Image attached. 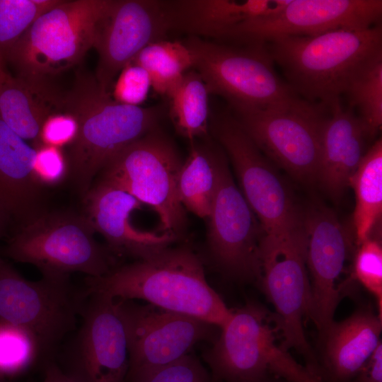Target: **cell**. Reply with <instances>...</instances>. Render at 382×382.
I'll use <instances>...</instances> for the list:
<instances>
[{"label":"cell","mask_w":382,"mask_h":382,"mask_svg":"<svg viewBox=\"0 0 382 382\" xmlns=\"http://www.w3.org/2000/svg\"><path fill=\"white\" fill-rule=\"evenodd\" d=\"M60 0H0V56L11 47L45 11Z\"/></svg>","instance_id":"30"},{"label":"cell","mask_w":382,"mask_h":382,"mask_svg":"<svg viewBox=\"0 0 382 382\" xmlns=\"http://www.w3.org/2000/svg\"><path fill=\"white\" fill-rule=\"evenodd\" d=\"M4 60L0 56V86L8 75V74L4 70Z\"/></svg>","instance_id":"40"},{"label":"cell","mask_w":382,"mask_h":382,"mask_svg":"<svg viewBox=\"0 0 382 382\" xmlns=\"http://www.w3.org/2000/svg\"><path fill=\"white\" fill-rule=\"evenodd\" d=\"M345 95L349 106L357 110L370 136L374 137L382 125V57L361 69Z\"/></svg>","instance_id":"29"},{"label":"cell","mask_w":382,"mask_h":382,"mask_svg":"<svg viewBox=\"0 0 382 382\" xmlns=\"http://www.w3.org/2000/svg\"><path fill=\"white\" fill-rule=\"evenodd\" d=\"M66 111L79 125L74 141L67 147L69 177L85 196L93 179L127 146L157 129L162 109L120 103L104 91L95 76L81 77L67 93Z\"/></svg>","instance_id":"3"},{"label":"cell","mask_w":382,"mask_h":382,"mask_svg":"<svg viewBox=\"0 0 382 382\" xmlns=\"http://www.w3.org/2000/svg\"><path fill=\"white\" fill-rule=\"evenodd\" d=\"M356 204L354 226L359 246L371 237L382 213V140L376 141L364 154L349 180Z\"/></svg>","instance_id":"25"},{"label":"cell","mask_w":382,"mask_h":382,"mask_svg":"<svg viewBox=\"0 0 382 382\" xmlns=\"http://www.w3.org/2000/svg\"><path fill=\"white\" fill-rule=\"evenodd\" d=\"M328 108L299 98L282 106L233 110L235 119L261 152L293 178L316 183Z\"/></svg>","instance_id":"9"},{"label":"cell","mask_w":382,"mask_h":382,"mask_svg":"<svg viewBox=\"0 0 382 382\" xmlns=\"http://www.w3.org/2000/svg\"><path fill=\"white\" fill-rule=\"evenodd\" d=\"M35 149L33 171L42 187L59 185L69 177V164L63 149L46 145Z\"/></svg>","instance_id":"35"},{"label":"cell","mask_w":382,"mask_h":382,"mask_svg":"<svg viewBox=\"0 0 382 382\" xmlns=\"http://www.w3.org/2000/svg\"><path fill=\"white\" fill-rule=\"evenodd\" d=\"M10 220L9 216L0 208V239L4 235Z\"/></svg>","instance_id":"39"},{"label":"cell","mask_w":382,"mask_h":382,"mask_svg":"<svg viewBox=\"0 0 382 382\" xmlns=\"http://www.w3.org/2000/svg\"><path fill=\"white\" fill-rule=\"evenodd\" d=\"M272 316L255 303L233 310L230 321L204 354L214 378L225 382H255L270 374L261 354L273 327Z\"/></svg>","instance_id":"18"},{"label":"cell","mask_w":382,"mask_h":382,"mask_svg":"<svg viewBox=\"0 0 382 382\" xmlns=\"http://www.w3.org/2000/svg\"><path fill=\"white\" fill-rule=\"evenodd\" d=\"M35 156V149L0 119V208L20 226L45 211Z\"/></svg>","instance_id":"22"},{"label":"cell","mask_w":382,"mask_h":382,"mask_svg":"<svg viewBox=\"0 0 382 382\" xmlns=\"http://www.w3.org/2000/svg\"><path fill=\"white\" fill-rule=\"evenodd\" d=\"M170 30L219 38L226 29L268 14L274 6L269 0L165 1Z\"/></svg>","instance_id":"24"},{"label":"cell","mask_w":382,"mask_h":382,"mask_svg":"<svg viewBox=\"0 0 382 382\" xmlns=\"http://www.w3.org/2000/svg\"><path fill=\"white\" fill-rule=\"evenodd\" d=\"M182 163L172 141L156 129L119 152L100 171L98 181L149 206L158 215L161 232L178 239L187 224L177 191Z\"/></svg>","instance_id":"7"},{"label":"cell","mask_w":382,"mask_h":382,"mask_svg":"<svg viewBox=\"0 0 382 382\" xmlns=\"http://www.w3.org/2000/svg\"><path fill=\"white\" fill-rule=\"evenodd\" d=\"M209 95L201 76L195 70H189L168 97L176 130L190 141L207 135Z\"/></svg>","instance_id":"27"},{"label":"cell","mask_w":382,"mask_h":382,"mask_svg":"<svg viewBox=\"0 0 382 382\" xmlns=\"http://www.w3.org/2000/svg\"><path fill=\"white\" fill-rule=\"evenodd\" d=\"M259 284L274 307L272 320L282 337L281 346L294 349L306 366L320 376L317 356L308 342L303 320L308 315L310 281L306 267L305 232L285 241L263 237Z\"/></svg>","instance_id":"11"},{"label":"cell","mask_w":382,"mask_h":382,"mask_svg":"<svg viewBox=\"0 0 382 382\" xmlns=\"http://www.w3.org/2000/svg\"><path fill=\"white\" fill-rule=\"evenodd\" d=\"M302 214L310 281L307 318L320 333L334 320L342 291L337 282L350 243L335 212L320 202L313 201Z\"/></svg>","instance_id":"17"},{"label":"cell","mask_w":382,"mask_h":382,"mask_svg":"<svg viewBox=\"0 0 382 382\" xmlns=\"http://www.w3.org/2000/svg\"><path fill=\"white\" fill-rule=\"evenodd\" d=\"M87 299L62 369L75 382H127L128 343L116 300L99 294Z\"/></svg>","instance_id":"15"},{"label":"cell","mask_w":382,"mask_h":382,"mask_svg":"<svg viewBox=\"0 0 382 382\" xmlns=\"http://www.w3.org/2000/svg\"><path fill=\"white\" fill-rule=\"evenodd\" d=\"M216 186L209 214L207 243L214 266L225 276L241 282H259L260 248L265 236L219 151Z\"/></svg>","instance_id":"12"},{"label":"cell","mask_w":382,"mask_h":382,"mask_svg":"<svg viewBox=\"0 0 382 382\" xmlns=\"http://www.w3.org/2000/svg\"><path fill=\"white\" fill-rule=\"evenodd\" d=\"M78 131L77 119L71 112L64 111L52 114L41 126L38 146L68 147L76 139Z\"/></svg>","instance_id":"36"},{"label":"cell","mask_w":382,"mask_h":382,"mask_svg":"<svg viewBox=\"0 0 382 382\" xmlns=\"http://www.w3.org/2000/svg\"><path fill=\"white\" fill-rule=\"evenodd\" d=\"M170 30L165 1L110 0L98 21L93 48L98 53L95 79L110 93L122 69L148 45Z\"/></svg>","instance_id":"16"},{"label":"cell","mask_w":382,"mask_h":382,"mask_svg":"<svg viewBox=\"0 0 382 382\" xmlns=\"http://www.w3.org/2000/svg\"><path fill=\"white\" fill-rule=\"evenodd\" d=\"M382 318L363 306L318 333L320 374L325 382H350L381 342Z\"/></svg>","instance_id":"20"},{"label":"cell","mask_w":382,"mask_h":382,"mask_svg":"<svg viewBox=\"0 0 382 382\" xmlns=\"http://www.w3.org/2000/svg\"><path fill=\"white\" fill-rule=\"evenodd\" d=\"M128 343L127 382H136L190 353L202 341L214 342L216 326L197 318L134 300L115 299Z\"/></svg>","instance_id":"14"},{"label":"cell","mask_w":382,"mask_h":382,"mask_svg":"<svg viewBox=\"0 0 382 382\" xmlns=\"http://www.w3.org/2000/svg\"><path fill=\"white\" fill-rule=\"evenodd\" d=\"M86 296L144 300L219 329L231 319L227 307L209 284L200 257L185 245L167 247L134 262L113 267L103 276L88 277Z\"/></svg>","instance_id":"1"},{"label":"cell","mask_w":382,"mask_h":382,"mask_svg":"<svg viewBox=\"0 0 382 382\" xmlns=\"http://www.w3.org/2000/svg\"><path fill=\"white\" fill-rule=\"evenodd\" d=\"M112 86V98L133 106H139L146 100L151 87L147 72L134 63L122 69Z\"/></svg>","instance_id":"33"},{"label":"cell","mask_w":382,"mask_h":382,"mask_svg":"<svg viewBox=\"0 0 382 382\" xmlns=\"http://www.w3.org/2000/svg\"><path fill=\"white\" fill-rule=\"evenodd\" d=\"M67 94L61 93L49 79L12 76L0 86V119L24 140L39 145L44 121L52 114L66 111Z\"/></svg>","instance_id":"23"},{"label":"cell","mask_w":382,"mask_h":382,"mask_svg":"<svg viewBox=\"0 0 382 382\" xmlns=\"http://www.w3.org/2000/svg\"><path fill=\"white\" fill-rule=\"evenodd\" d=\"M265 16L224 31L219 39L265 45L279 37L313 36L336 29H366L379 23L381 0H275Z\"/></svg>","instance_id":"13"},{"label":"cell","mask_w":382,"mask_h":382,"mask_svg":"<svg viewBox=\"0 0 382 382\" xmlns=\"http://www.w3.org/2000/svg\"><path fill=\"white\" fill-rule=\"evenodd\" d=\"M354 271L357 279L376 299L378 314L382 318V247L378 240L370 237L359 245Z\"/></svg>","instance_id":"32"},{"label":"cell","mask_w":382,"mask_h":382,"mask_svg":"<svg viewBox=\"0 0 382 382\" xmlns=\"http://www.w3.org/2000/svg\"><path fill=\"white\" fill-rule=\"evenodd\" d=\"M94 233L84 214L44 211L20 226L5 252L15 261L35 266L44 277L66 279L73 272L99 277L115 266L112 253Z\"/></svg>","instance_id":"4"},{"label":"cell","mask_w":382,"mask_h":382,"mask_svg":"<svg viewBox=\"0 0 382 382\" xmlns=\"http://www.w3.org/2000/svg\"><path fill=\"white\" fill-rule=\"evenodd\" d=\"M297 95L329 109L356 75L382 57V27L336 29L313 36L291 35L265 44Z\"/></svg>","instance_id":"2"},{"label":"cell","mask_w":382,"mask_h":382,"mask_svg":"<svg viewBox=\"0 0 382 382\" xmlns=\"http://www.w3.org/2000/svg\"><path fill=\"white\" fill-rule=\"evenodd\" d=\"M255 382H282L278 380L277 378L272 377L270 375H267L265 377L255 381Z\"/></svg>","instance_id":"41"},{"label":"cell","mask_w":382,"mask_h":382,"mask_svg":"<svg viewBox=\"0 0 382 382\" xmlns=\"http://www.w3.org/2000/svg\"><path fill=\"white\" fill-rule=\"evenodd\" d=\"M130 63L144 68L154 91L166 97L193 64L191 53L183 42L166 40L148 45Z\"/></svg>","instance_id":"28"},{"label":"cell","mask_w":382,"mask_h":382,"mask_svg":"<svg viewBox=\"0 0 382 382\" xmlns=\"http://www.w3.org/2000/svg\"><path fill=\"white\" fill-rule=\"evenodd\" d=\"M40 356L34 337L24 329L0 321V376L18 374Z\"/></svg>","instance_id":"31"},{"label":"cell","mask_w":382,"mask_h":382,"mask_svg":"<svg viewBox=\"0 0 382 382\" xmlns=\"http://www.w3.org/2000/svg\"><path fill=\"white\" fill-rule=\"evenodd\" d=\"M219 149L192 145L179 171L177 191L185 209L207 219L216 186Z\"/></svg>","instance_id":"26"},{"label":"cell","mask_w":382,"mask_h":382,"mask_svg":"<svg viewBox=\"0 0 382 382\" xmlns=\"http://www.w3.org/2000/svg\"><path fill=\"white\" fill-rule=\"evenodd\" d=\"M42 382H75L55 362L47 359Z\"/></svg>","instance_id":"38"},{"label":"cell","mask_w":382,"mask_h":382,"mask_svg":"<svg viewBox=\"0 0 382 382\" xmlns=\"http://www.w3.org/2000/svg\"><path fill=\"white\" fill-rule=\"evenodd\" d=\"M83 197L84 215L95 233L105 239L111 253L140 260L171 246L177 239L166 233L137 228L132 215L143 204L111 185L97 181Z\"/></svg>","instance_id":"19"},{"label":"cell","mask_w":382,"mask_h":382,"mask_svg":"<svg viewBox=\"0 0 382 382\" xmlns=\"http://www.w3.org/2000/svg\"><path fill=\"white\" fill-rule=\"evenodd\" d=\"M86 296L76 291L69 278L23 277L0 258V321L28 331L40 355L49 356L76 328Z\"/></svg>","instance_id":"10"},{"label":"cell","mask_w":382,"mask_h":382,"mask_svg":"<svg viewBox=\"0 0 382 382\" xmlns=\"http://www.w3.org/2000/svg\"><path fill=\"white\" fill-rule=\"evenodd\" d=\"M110 0H60L38 17L7 53L17 76L49 79L78 64L93 48Z\"/></svg>","instance_id":"6"},{"label":"cell","mask_w":382,"mask_h":382,"mask_svg":"<svg viewBox=\"0 0 382 382\" xmlns=\"http://www.w3.org/2000/svg\"><path fill=\"white\" fill-rule=\"evenodd\" d=\"M350 382H382L381 342Z\"/></svg>","instance_id":"37"},{"label":"cell","mask_w":382,"mask_h":382,"mask_svg":"<svg viewBox=\"0 0 382 382\" xmlns=\"http://www.w3.org/2000/svg\"><path fill=\"white\" fill-rule=\"evenodd\" d=\"M183 43L209 94L224 97L233 110L279 107L300 98L277 76L265 45H231L197 36Z\"/></svg>","instance_id":"5"},{"label":"cell","mask_w":382,"mask_h":382,"mask_svg":"<svg viewBox=\"0 0 382 382\" xmlns=\"http://www.w3.org/2000/svg\"><path fill=\"white\" fill-rule=\"evenodd\" d=\"M328 110L316 182L332 199H339L367 151L366 143L371 137L359 117L351 109H344L340 102Z\"/></svg>","instance_id":"21"},{"label":"cell","mask_w":382,"mask_h":382,"mask_svg":"<svg viewBox=\"0 0 382 382\" xmlns=\"http://www.w3.org/2000/svg\"><path fill=\"white\" fill-rule=\"evenodd\" d=\"M3 378H4L3 376H0V382H5V381H4V379H3Z\"/></svg>","instance_id":"42"},{"label":"cell","mask_w":382,"mask_h":382,"mask_svg":"<svg viewBox=\"0 0 382 382\" xmlns=\"http://www.w3.org/2000/svg\"><path fill=\"white\" fill-rule=\"evenodd\" d=\"M212 128L232 163L240 190L259 221L264 237L284 241L303 233V214L286 185L235 117L224 116Z\"/></svg>","instance_id":"8"},{"label":"cell","mask_w":382,"mask_h":382,"mask_svg":"<svg viewBox=\"0 0 382 382\" xmlns=\"http://www.w3.org/2000/svg\"><path fill=\"white\" fill-rule=\"evenodd\" d=\"M136 382H210V377L199 359L189 353Z\"/></svg>","instance_id":"34"}]
</instances>
